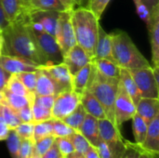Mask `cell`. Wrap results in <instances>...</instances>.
<instances>
[{
	"mask_svg": "<svg viewBox=\"0 0 159 158\" xmlns=\"http://www.w3.org/2000/svg\"><path fill=\"white\" fill-rule=\"evenodd\" d=\"M27 10L3 29V54L21 57L34 61L39 66H45V61L28 27Z\"/></svg>",
	"mask_w": 159,
	"mask_h": 158,
	"instance_id": "6da1fadb",
	"label": "cell"
},
{
	"mask_svg": "<svg viewBox=\"0 0 159 158\" xmlns=\"http://www.w3.org/2000/svg\"><path fill=\"white\" fill-rule=\"evenodd\" d=\"M72 23L76 45L81 47L93 60L100 20L87 7H75L72 10Z\"/></svg>",
	"mask_w": 159,
	"mask_h": 158,
	"instance_id": "7a4b0ae2",
	"label": "cell"
},
{
	"mask_svg": "<svg viewBox=\"0 0 159 158\" xmlns=\"http://www.w3.org/2000/svg\"><path fill=\"white\" fill-rule=\"evenodd\" d=\"M110 35L112 40L113 59L120 68L133 71L151 66L146 58L138 49L128 33L119 31L116 33H112Z\"/></svg>",
	"mask_w": 159,
	"mask_h": 158,
	"instance_id": "3957f363",
	"label": "cell"
},
{
	"mask_svg": "<svg viewBox=\"0 0 159 158\" xmlns=\"http://www.w3.org/2000/svg\"><path fill=\"white\" fill-rule=\"evenodd\" d=\"M117 87L118 79L104 77L95 69L93 65L90 79L86 90L90 91L97 98V100L103 107L106 118L112 123H114L116 126V124L115 118V101L116 97Z\"/></svg>",
	"mask_w": 159,
	"mask_h": 158,
	"instance_id": "277c9868",
	"label": "cell"
},
{
	"mask_svg": "<svg viewBox=\"0 0 159 158\" xmlns=\"http://www.w3.org/2000/svg\"><path fill=\"white\" fill-rule=\"evenodd\" d=\"M29 29L35 41L38 51L40 52L45 61V66L58 64V63L62 62L63 54L59 45L57 44L55 37L44 31H35V30L31 29L30 27Z\"/></svg>",
	"mask_w": 159,
	"mask_h": 158,
	"instance_id": "5b68a950",
	"label": "cell"
},
{
	"mask_svg": "<svg viewBox=\"0 0 159 158\" xmlns=\"http://www.w3.org/2000/svg\"><path fill=\"white\" fill-rule=\"evenodd\" d=\"M98 128L100 137L107 144L113 158L121 157L126 149V141L121 135L120 129L107 118L98 120Z\"/></svg>",
	"mask_w": 159,
	"mask_h": 158,
	"instance_id": "8992f818",
	"label": "cell"
},
{
	"mask_svg": "<svg viewBox=\"0 0 159 158\" xmlns=\"http://www.w3.org/2000/svg\"><path fill=\"white\" fill-rule=\"evenodd\" d=\"M54 37L63 55L76 45L72 23V10L60 12Z\"/></svg>",
	"mask_w": 159,
	"mask_h": 158,
	"instance_id": "52a82bcc",
	"label": "cell"
},
{
	"mask_svg": "<svg viewBox=\"0 0 159 158\" xmlns=\"http://www.w3.org/2000/svg\"><path fill=\"white\" fill-rule=\"evenodd\" d=\"M81 94L73 89L63 90L55 96L52 106V118L62 120L73 113L80 104Z\"/></svg>",
	"mask_w": 159,
	"mask_h": 158,
	"instance_id": "ba28073f",
	"label": "cell"
},
{
	"mask_svg": "<svg viewBox=\"0 0 159 158\" xmlns=\"http://www.w3.org/2000/svg\"><path fill=\"white\" fill-rule=\"evenodd\" d=\"M142 98H159V84L153 74L152 66L130 71Z\"/></svg>",
	"mask_w": 159,
	"mask_h": 158,
	"instance_id": "9c48e42d",
	"label": "cell"
},
{
	"mask_svg": "<svg viewBox=\"0 0 159 158\" xmlns=\"http://www.w3.org/2000/svg\"><path fill=\"white\" fill-rule=\"evenodd\" d=\"M135 114V103L133 102L129 95L124 90V88L118 83L116 97L115 101V118L116 126L120 129V127L125 122L131 120Z\"/></svg>",
	"mask_w": 159,
	"mask_h": 158,
	"instance_id": "30bf717a",
	"label": "cell"
},
{
	"mask_svg": "<svg viewBox=\"0 0 159 158\" xmlns=\"http://www.w3.org/2000/svg\"><path fill=\"white\" fill-rule=\"evenodd\" d=\"M0 66L10 74H16L22 72H33L40 67L30 60L7 54H2L0 56Z\"/></svg>",
	"mask_w": 159,
	"mask_h": 158,
	"instance_id": "8fae6325",
	"label": "cell"
},
{
	"mask_svg": "<svg viewBox=\"0 0 159 158\" xmlns=\"http://www.w3.org/2000/svg\"><path fill=\"white\" fill-rule=\"evenodd\" d=\"M27 15L28 20L30 21L39 23L46 33L53 36L55 35L60 12L50 10H35L28 8Z\"/></svg>",
	"mask_w": 159,
	"mask_h": 158,
	"instance_id": "7c38bea8",
	"label": "cell"
},
{
	"mask_svg": "<svg viewBox=\"0 0 159 158\" xmlns=\"http://www.w3.org/2000/svg\"><path fill=\"white\" fill-rule=\"evenodd\" d=\"M41 67L47 72V74L55 82L60 92L63 90H67V89H72V76L73 75L70 73L65 63L61 62L58 64L41 66Z\"/></svg>",
	"mask_w": 159,
	"mask_h": 158,
	"instance_id": "4fadbf2b",
	"label": "cell"
},
{
	"mask_svg": "<svg viewBox=\"0 0 159 158\" xmlns=\"http://www.w3.org/2000/svg\"><path fill=\"white\" fill-rule=\"evenodd\" d=\"M92 61V58L78 45L74 46L63 55L62 62L66 64L70 73L75 74L86 64Z\"/></svg>",
	"mask_w": 159,
	"mask_h": 158,
	"instance_id": "5bb4252c",
	"label": "cell"
},
{
	"mask_svg": "<svg viewBox=\"0 0 159 158\" xmlns=\"http://www.w3.org/2000/svg\"><path fill=\"white\" fill-rule=\"evenodd\" d=\"M35 73H36V83H35V89H34L35 95L38 96L56 95L60 92L55 82L41 66L35 71Z\"/></svg>",
	"mask_w": 159,
	"mask_h": 158,
	"instance_id": "9a60e30c",
	"label": "cell"
},
{
	"mask_svg": "<svg viewBox=\"0 0 159 158\" xmlns=\"http://www.w3.org/2000/svg\"><path fill=\"white\" fill-rule=\"evenodd\" d=\"M153 18L149 25V36L152 51V61L154 66L159 67V7L153 9Z\"/></svg>",
	"mask_w": 159,
	"mask_h": 158,
	"instance_id": "2e32d148",
	"label": "cell"
},
{
	"mask_svg": "<svg viewBox=\"0 0 159 158\" xmlns=\"http://www.w3.org/2000/svg\"><path fill=\"white\" fill-rule=\"evenodd\" d=\"M140 146L149 153L159 154V115L148 124L144 142Z\"/></svg>",
	"mask_w": 159,
	"mask_h": 158,
	"instance_id": "e0dca14e",
	"label": "cell"
},
{
	"mask_svg": "<svg viewBox=\"0 0 159 158\" xmlns=\"http://www.w3.org/2000/svg\"><path fill=\"white\" fill-rule=\"evenodd\" d=\"M136 114L149 124L156 116L159 115V99L141 98L136 104Z\"/></svg>",
	"mask_w": 159,
	"mask_h": 158,
	"instance_id": "ac0fdd59",
	"label": "cell"
},
{
	"mask_svg": "<svg viewBox=\"0 0 159 158\" xmlns=\"http://www.w3.org/2000/svg\"><path fill=\"white\" fill-rule=\"evenodd\" d=\"M80 103L88 115L97 118L98 120L106 118V115L103 110V107L90 91L85 90L81 94Z\"/></svg>",
	"mask_w": 159,
	"mask_h": 158,
	"instance_id": "d6986e66",
	"label": "cell"
},
{
	"mask_svg": "<svg viewBox=\"0 0 159 158\" xmlns=\"http://www.w3.org/2000/svg\"><path fill=\"white\" fill-rule=\"evenodd\" d=\"M78 132H80L89 141L90 145L93 147H97V145L102 140L100 137V133H99L98 119L88 114L82 125L80 126Z\"/></svg>",
	"mask_w": 159,
	"mask_h": 158,
	"instance_id": "ffe728a7",
	"label": "cell"
},
{
	"mask_svg": "<svg viewBox=\"0 0 159 158\" xmlns=\"http://www.w3.org/2000/svg\"><path fill=\"white\" fill-rule=\"evenodd\" d=\"M93 59H107L114 61L112 55V40L110 34H107L102 25L99 26V34Z\"/></svg>",
	"mask_w": 159,
	"mask_h": 158,
	"instance_id": "44dd1931",
	"label": "cell"
},
{
	"mask_svg": "<svg viewBox=\"0 0 159 158\" xmlns=\"http://www.w3.org/2000/svg\"><path fill=\"white\" fill-rule=\"evenodd\" d=\"M118 83L121 85L124 90L129 95V97L132 99L133 102L136 105L138 102L141 100L142 96L129 70H127L124 68L120 69V75H119Z\"/></svg>",
	"mask_w": 159,
	"mask_h": 158,
	"instance_id": "7402d4cb",
	"label": "cell"
},
{
	"mask_svg": "<svg viewBox=\"0 0 159 158\" xmlns=\"http://www.w3.org/2000/svg\"><path fill=\"white\" fill-rule=\"evenodd\" d=\"M92 61L86 64L83 68H81L78 72H76L72 76V89L75 92L82 94L89 85L91 72H92Z\"/></svg>",
	"mask_w": 159,
	"mask_h": 158,
	"instance_id": "603a6c76",
	"label": "cell"
},
{
	"mask_svg": "<svg viewBox=\"0 0 159 158\" xmlns=\"http://www.w3.org/2000/svg\"><path fill=\"white\" fill-rule=\"evenodd\" d=\"M92 63L95 69L104 77L119 79L121 68L114 61L107 59H93Z\"/></svg>",
	"mask_w": 159,
	"mask_h": 158,
	"instance_id": "cb8c5ba5",
	"label": "cell"
},
{
	"mask_svg": "<svg viewBox=\"0 0 159 158\" xmlns=\"http://www.w3.org/2000/svg\"><path fill=\"white\" fill-rule=\"evenodd\" d=\"M2 5L8 22L16 20L28 9L23 0H2Z\"/></svg>",
	"mask_w": 159,
	"mask_h": 158,
	"instance_id": "d4e9b609",
	"label": "cell"
},
{
	"mask_svg": "<svg viewBox=\"0 0 159 158\" xmlns=\"http://www.w3.org/2000/svg\"><path fill=\"white\" fill-rule=\"evenodd\" d=\"M27 7L29 9L35 10H50L57 12L68 10L61 0H30Z\"/></svg>",
	"mask_w": 159,
	"mask_h": 158,
	"instance_id": "484cf974",
	"label": "cell"
},
{
	"mask_svg": "<svg viewBox=\"0 0 159 158\" xmlns=\"http://www.w3.org/2000/svg\"><path fill=\"white\" fill-rule=\"evenodd\" d=\"M34 98L29 99L27 97L17 95V94L12 93V92H9L6 89L3 90V99H4L5 102L16 112L19 111L20 109H21L22 107H24L25 105L32 103L34 101Z\"/></svg>",
	"mask_w": 159,
	"mask_h": 158,
	"instance_id": "4316f807",
	"label": "cell"
},
{
	"mask_svg": "<svg viewBox=\"0 0 159 158\" xmlns=\"http://www.w3.org/2000/svg\"><path fill=\"white\" fill-rule=\"evenodd\" d=\"M131 120H132V130L135 139V143L138 145H142L146 136L148 124L138 114H135L131 118Z\"/></svg>",
	"mask_w": 159,
	"mask_h": 158,
	"instance_id": "83f0119b",
	"label": "cell"
},
{
	"mask_svg": "<svg viewBox=\"0 0 159 158\" xmlns=\"http://www.w3.org/2000/svg\"><path fill=\"white\" fill-rule=\"evenodd\" d=\"M5 89L9 91V92H12L14 94L27 97L29 99H33L34 97V93L30 92L24 87V85L20 82V80L16 76V74H11L10 75V77L7 80V83L6 85Z\"/></svg>",
	"mask_w": 159,
	"mask_h": 158,
	"instance_id": "f1b7e54d",
	"label": "cell"
},
{
	"mask_svg": "<svg viewBox=\"0 0 159 158\" xmlns=\"http://www.w3.org/2000/svg\"><path fill=\"white\" fill-rule=\"evenodd\" d=\"M0 115L4 118L5 122L7 123V125L10 129H14L19 124L21 123L17 115V112L7 105L5 102L4 99L0 103Z\"/></svg>",
	"mask_w": 159,
	"mask_h": 158,
	"instance_id": "f546056e",
	"label": "cell"
},
{
	"mask_svg": "<svg viewBox=\"0 0 159 158\" xmlns=\"http://www.w3.org/2000/svg\"><path fill=\"white\" fill-rule=\"evenodd\" d=\"M86 115H87V113L80 103L77 106V108L73 113H71L69 115H67L65 118H63L62 121L65 124H67L69 127H71L73 129H75V131H78L80 126L82 125L83 121L85 120Z\"/></svg>",
	"mask_w": 159,
	"mask_h": 158,
	"instance_id": "4dcf8cb0",
	"label": "cell"
},
{
	"mask_svg": "<svg viewBox=\"0 0 159 158\" xmlns=\"http://www.w3.org/2000/svg\"><path fill=\"white\" fill-rule=\"evenodd\" d=\"M32 115H33V123H40L44 121H48L52 119V112L51 109L46 108L33 101L31 103Z\"/></svg>",
	"mask_w": 159,
	"mask_h": 158,
	"instance_id": "1f68e13d",
	"label": "cell"
},
{
	"mask_svg": "<svg viewBox=\"0 0 159 158\" xmlns=\"http://www.w3.org/2000/svg\"><path fill=\"white\" fill-rule=\"evenodd\" d=\"M7 142V146L9 152V155L11 158H19L20 154V137L16 133L14 129H10L7 139L5 140Z\"/></svg>",
	"mask_w": 159,
	"mask_h": 158,
	"instance_id": "d6a6232c",
	"label": "cell"
},
{
	"mask_svg": "<svg viewBox=\"0 0 159 158\" xmlns=\"http://www.w3.org/2000/svg\"><path fill=\"white\" fill-rule=\"evenodd\" d=\"M69 140L71 141L75 152H77L79 154L85 155V153L89 149V147L91 146L90 143L89 142V141L78 131H75L72 135H70Z\"/></svg>",
	"mask_w": 159,
	"mask_h": 158,
	"instance_id": "836d02e7",
	"label": "cell"
},
{
	"mask_svg": "<svg viewBox=\"0 0 159 158\" xmlns=\"http://www.w3.org/2000/svg\"><path fill=\"white\" fill-rule=\"evenodd\" d=\"M52 121V135L55 138H64L72 135L75 130L60 119H51Z\"/></svg>",
	"mask_w": 159,
	"mask_h": 158,
	"instance_id": "e575fe53",
	"label": "cell"
},
{
	"mask_svg": "<svg viewBox=\"0 0 159 158\" xmlns=\"http://www.w3.org/2000/svg\"><path fill=\"white\" fill-rule=\"evenodd\" d=\"M52 135V121L48 120L34 124V141L36 142L47 136Z\"/></svg>",
	"mask_w": 159,
	"mask_h": 158,
	"instance_id": "d590c367",
	"label": "cell"
},
{
	"mask_svg": "<svg viewBox=\"0 0 159 158\" xmlns=\"http://www.w3.org/2000/svg\"><path fill=\"white\" fill-rule=\"evenodd\" d=\"M133 2H134L138 16L145 22L146 26L149 27L152 21V18H153V14H152L153 10H151L142 0H133Z\"/></svg>",
	"mask_w": 159,
	"mask_h": 158,
	"instance_id": "8d00e7d4",
	"label": "cell"
},
{
	"mask_svg": "<svg viewBox=\"0 0 159 158\" xmlns=\"http://www.w3.org/2000/svg\"><path fill=\"white\" fill-rule=\"evenodd\" d=\"M16 76L20 80V82L24 85V87L30 91L34 93L35 83H36V73L33 72H22L16 74Z\"/></svg>",
	"mask_w": 159,
	"mask_h": 158,
	"instance_id": "74e56055",
	"label": "cell"
},
{
	"mask_svg": "<svg viewBox=\"0 0 159 158\" xmlns=\"http://www.w3.org/2000/svg\"><path fill=\"white\" fill-rule=\"evenodd\" d=\"M111 0H89L87 8L89 9L99 20L102 18L105 8Z\"/></svg>",
	"mask_w": 159,
	"mask_h": 158,
	"instance_id": "f35d334b",
	"label": "cell"
},
{
	"mask_svg": "<svg viewBox=\"0 0 159 158\" xmlns=\"http://www.w3.org/2000/svg\"><path fill=\"white\" fill-rule=\"evenodd\" d=\"M55 142V137L53 135L47 136L43 139H40L34 142V154L42 156Z\"/></svg>",
	"mask_w": 159,
	"mask_h": 158,
	"instance_id": "ab89813d",
	"label": "cell"
},
{
	"mask_svg": "<svg viewBox=\"0 0 159 158\" xmlns=\"http://www.w3.org/2000/svg\"><path fill=\"white\" fill-rule=\"evenodd\" d=\"M34 123H20L14 129V130L20 137L21 140L34 141Z\"/></svg>",
	"mask_w": 159,
	"mask_h": 158,
	"instance_id": "60d3db41",
	"label": "cell"
},
{
	"mask_svg": "<svg viewBox=\"0 0 159 158\" xmlns=\"http://www.w3.org/2000/svg\"><path fill=\"white\" fill-rule=\"evenodd\" d=\"M55 143H56L61 155L62 156L63 158L75 152L74 146H73V144H72V142L68 137L55 138Z\"/></svg>",
	"mask_w": 159,
	"mask_h": 158,
	"instance_id": "b9f144b4",
	"label": "cell"
},
{
	"mask_svg": "<svg viewBox=\"0 0 159 158\" xmlns=\"http://www.w3.org/2000/svg\"><path fill=\"white\" fill-rule=\"evenodd\" d=\"M34 152V142L31 140H21L19 158H30Z\"/></svg>",
	"mask_w": 159,
	"mask_h": 158,
	"instance_id": "7bdbcfd3",
	"label": "cell"
},
{
	"mask_svg": "<svg viewBox=\"0 0 159 158\" xmlns=\"http://www.w3.org/2000/svg\"><path fill=\"white\" fill-rule=\"evenodd\" d=\"M142 151V147L135 142L126 141V149L120 158H138Z\"/></svg>",
	"mask_w": 159,
	"mask_h": 158,
	"instance_id": "ee69618b",
	"label": "cell"
},
{
	"mask_svg": "<svg viewBox=\"0 0 159 158\" xmlns=\"http://www.w3.org/2000/svg\"><path fill=\"white\" fill-rule=\"evenodd\" d=\"M17 115L21 123H33V115L31 103L25 105L19 111H17Z\"/></svg>",
	"mask_w": 159,
	"mask_h": 158,
	"instance_id": "f6af8a7d",
	"label": "cell"
},
{
	"mask_svg": "<svg viewBox=\"0 0 159 158\" xmlns=\"http://www.w3.org/2000/svg\"><path fill=\"white\" fill-rule=\"evenodd\" d=\"M98 151V154L101 158H113V156L107 146V144L101 140V142H99V144L97 145V147H95Z\"/></svg>",
	"mask_w": 159,
	"mask_h": 158,
	"instance_id": "bcb514c9",
	"label": "cell"
},
{
	"mask_svg": "<svg viewBox=\"0 0 159 158\" xmlns=\"http://www.w3.org/2000/svg\"><path fill=\"white\" fill-rule=\"evenodd\" d=\"M42 158H63L61 155L56 143L54 142L53 145L42 156Z\"/></svg>",
	"mask_w": 159,
	"mask_h": 158,
	"instance_id": "7dc6e473",
	"label": "cell"
},
{
	"mask_svg": "<svg viewBox=\"0 0 159 158\" xmlns=\"http://www.w3.org/2000/svg\"><path fill=\"white\" fill-rule=\"evenodd\" d=\"M10 131V129L0 115V141H5Z\"/></svg>",
	"mask_w": 159,
	"mask_h": 158,
	"instance_id": "c3c4849f",
	"label": "cell"
},
{
	"mask_svg": "<svg viewBox=\"0 0 159 158\" xmlns=\"http://www.w3.org/2000/svg\"><path fill=\"white\" fill-rule=\"evenodd\" d=\"M10 74L7 72L4 68L0 66V91H3L6 88L8 78L10 77Z\"/></svg>",
	"mask_w": 159,
	"mask_h": 158,
	"instance_id": "681fc988",
	"label": "cell"
},
{
	"mask_svg": "<svg viewBox=\"0 0 159 158\" xmlns=\"http://www.w3.org/2000/svg\"><path fill=\"white\" fill-rule=\"evenodd\" d=\"M8 20L6 18L5 12H4V8H3V5H2V0H0V30L5 29L7 25H8Z\"/></svg>",
	"mask_w": 159,
	"mask_h": 158,
	"instance_id": "f907efd6",
	"label": "cell"
},
{
	"mask_svg": "<svg viewBox=\"0 0 159 158\" xmlns=\"http://www.w3.org/2000/svg\"><path fill=\"white\" fill-rule=\"evenodd\" d=\"M85 157L86 158H101L99 154H98V151L95 147L93 146H90L89 149L85 153Z\"/></svg>",
	"mask_w": 159,
	"mask_h": 158,
	"instance_id": "816d5d0a",
	"label": "cell"
},
{
	"mask_svg": "<svg viewBox=\"0 0 159 158\" xmlns=\"http://www.w3.org/2000/svg\"><path fill=\"white\" fill-rule=\"evenodd\" d=\"M61 2L65 6L68 10H74L75 7H77L75 0H61Z\"/></svg>",
	"mask_w": 159,
	"mask_h": 158,
	"instance_id": "f5cc1de1",
	"label": "cell"
},
{
	"mask_svg": "<svg viewBox=\"0 0 159 158\" xmlns=\"http://www.w3.org/2000/svg\"><path fill=\"white\" fill-rule=\"evenodd\" d=\"M151 10H153L155 7H159V0H142Z\"/></svg>",
	"mask_w": 159,
	"mask_h": 158,
	"instance_id": "db71d44e",
	"label": "cell"
},
{
	"mask_svg": "<svg viewBox=\"0 0 159 158\" xmlns=\"http://www.w3.org/2000/svg\"><path fill=\"white\" fill-rule=\"evenodd\" d=\"M138 158H158V155L149 153V152H147V151H145V150H143L142 148L141 154H140V156H139Z\"/></svg>",
	"mask_w": 159,
	"mask_h": 158,
	"instance_id": "11a10c76",
	"label": "cell"
},
{
	"mask_svg": "<svg viewBox=\"0 0 159 158\" xmlns=\"http://www.w3.org/2000/svg\"><path fill=\"white\" fill-rule=\"evenodd\" d=\"M4 50V35H3V30H0V56L3 54Z\"/></svg>",
	"mask_w": 159,
	"mask_h": 158,
	"instance_id": "9f6ffc18",
	"label": "cell"
},
{
	"mask_svg": "<svg viewBox=\"0 0 159 158\" xmlns=\"http://www.w3.org/2000/svg\"><path fill=\"white\" fill-rule=\"evenodd\" d=\"M64 158H86V157H85V156H84V155H82V154H79V153H77V152H74V153H72L71 155H69V156H65Z\"/></svg>",
	"mask_w": 159,
	"mask_h": 158,
	"instance_id": "6f0895ef",
	"label": "cell"
},
{
	"mask_svg": "<svg viewBox=\"0 0 159 158\" xmlns=\"http://www.w3.org/2000/svg\"><path fill=\"white\" fill-rule=\"evenodd\" d=\"M75 1H76L77 7H87L89 0H75Z\"/></svg>",
	"mask_w": 159,
	"mask_h": 158,
	"instance_id": "680465c9",
	"label": "cell"
},
{
	"mask_svg": "<svg viewBox=\"0 0 159 158\" xmlns=\"http://www.w3.org/2000/svg\"><path fill=\"white\" fill-rule=\"evenodd\" d=\"M30 158H42V156H38V155H36V154H33V156H31Z\"/></svg>",
	"mask_w": 159,
	"mask_h": 158,
	"instance_id": "91938a15",
	"label": "cell"
},
{
	"mask_svg": "<svg viewBox=\"0 0 159 158\" xmlns=\"http://www.w3.org/2000/svg\"><path fill=\"white\" fill-rule=\"evenodd\" d=\"M3 100V91H0V103Z\"/></svg>",
	"mask_w": 159,
	"mask_h": 158,
	"instance_id": "94428289",
	"label": "cell"
},
{
	"mask_svg": "<svg viewBox=\"0 0 159 158\" xmlns=\"http://www.w3.org/2000/svg\"><path fill=\"white\" fill-rule=\"evenodd\" d=\"M23 1H24V2H25V4H26V5L28 6V3L30 2V0H23Z\"/></svg>",
	"mask_w": 159,
	"mask_h": 158,
	"instance_id": "6125c7cd",
	"label": "cell"
}]
</instances>
